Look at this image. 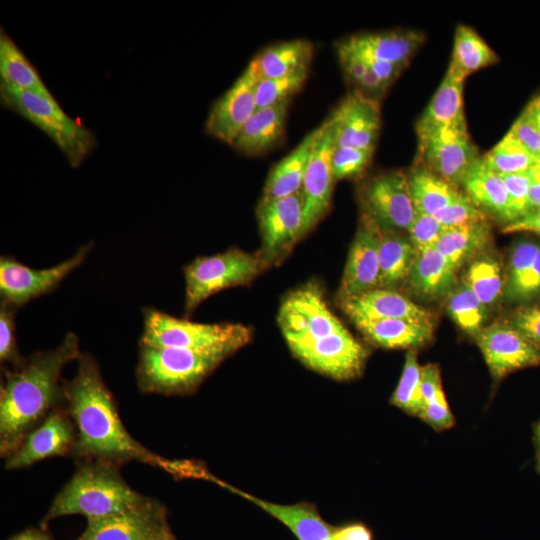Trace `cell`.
Wrapping results in <instances>:
<instances>
[{"label": "cell", "instance_id": "cell-1", "mask_svg": "<svg viewBox=\"0 0 540 540\" xmlns=\"http://www.w3.org/2000/svg\"><path fill=\"white\" fill-rule=\"evenodd\" d=\"M77 360L76 374L63 382L64 406L77 433L74 454L116 466L140 461L180 475L181 462L152 453L126 430L94 357L81 353Z\"/></svg>", "mask_w": 540, "mask_h": 540}, {"label": "cell", "instance_id": "cell-2", "mask_svg": "<svg viewBox=\"0 0 540 540\" xmlns=\"http://www.w3.org/2000/svg\"><path fill=\"white\" fill-rule=\"evenodd\" d=\"M79 341L69 332L54 349L34 352L5 370L0 390V453L8 457L55 408L65 405L61 373L79 358Z\"/></svg>", "mask_w": 540, "mask_h": 540}, {"label": "cell", "instance_id": "cell-3", "mask_svg": "<svg viewBox=\"0 0 540 540\" xmlns=\"http://www.w3.org/2000/svg\"><path fill=\"white\" fill-rule=\"evenodd\" d=\"M146 498L126 483L118 466L84 461L56 495L42 524L75 514L91 522L125 511Z\"/></svg>", "mask_w": 540, "mask_h": 540}, {"label": "cell", "instance_id": "cell-4", "mask_svg": "<svg viewBox=\"0 0 540 540\" xmlns=\"http://www.w3.org/2000/svg\"><path fill=\"white\" fill-rule=\"evenodd\" d=\"M237 350L230 346L203 350L140 346L136 367L138 387L145 393H190Z\"/></svg>", "mask_w": 540, "mask_h": 540}, {"label": "cell", "instance_id": "cell-5", "mask_svg": "<svg viewBox=\"0 0 540 540\" xmlns=\"http://www.w3.org/2000/svg\"><path fill=\"white\" fill-rule=\"evenodd\" d=\"M0 100L3 107L16 112L48 135L71 167H79L97 145L95 134L68 116L54 96L0 84Z\"/></svg>", "mask_w": 540, "mask_h": 540}, {"label": "cell", "instance_id": "cell-6", "mask_svg": "<svg viewBox=\"0 0 540 540\" xmlns=\"http://www.w3.org/2000/svg\"><path fill=\"white\" fill-rule=\"evenodd\" d=\"M143 320L140 346L197 350L230 346L240 349L252 334L251 329L242 324L192 322L151 307L143 310Z\"/></svg>", "mask_w": 540, "mask_h": 540}, {"label": "cell", "instance_id": "cell-7", "mask_svg": "<svg viewBox=\"0 0 540 540\" xmlns=\"http://www.w3.org/2000/svg\"><path fill=\"white\" fill-rule=\"evenodd\" d=\"M269 264L260 252L237 248L212 256H201L184 267L186 315L219 291L250 283Z\"/></svg>", "mask_w": 540, "mask_h": 540}, {"label": "cell", "instance_id": "cell-8", "mask_svg": "<svg viewBox=\"0 0 540 540\" xmlns=\"http://www.w3.org/2000/svg\"><path fill=\"white\" fill-rule=\"evenodd\" d=\"M92 248V242L84 244L69 259L45 269H34L14 257L1 256V301L19 309L31 300L52 292L84 262Z\"/></svg>", "mask_w": 540, "mask_h": 540}, {"label": "cell", "instance_id": "cell-9", "mask_svg": "<svg viewBox=\"0 0 540 540\" xmlns=\"http://www.w3.org/2000/svg\"><path fill=\"white\" fill-rule=\"evenodd\" d=\"M293 354L309 368L337 380L359 375L368 352L348 331L321 338H290Z\"/></svg>", "mask_w": 540, "mask_h": 540}, {"label": "cell", "instance_id": "cell-10", "mask_svg": "<svg viewBox=\"0 0 540 540\" xmlns=\"http://www.w3.org/2000/svg\"><path fill=\"white\" fill-rule=\"evenodd\" d=\"M361 200L363 213L384 230L408 231L416 214L407 173L403 171L373 176L364 184Z\"/></svg>", "mask_w": 540, "mask_h": 540}, {"label": "cell", "instance_id": "cell-11", "mask_svg": "<svg viewBox=\"0 0 540 540\" xmlns=\"http://www.w3.org/2000/svg\"><path fill=\"white\" fill-rule=\"evenodd\" d=\"M481 157L466 124L444 128L418 142L417 162L455 187L462 186L467 174Z\"/></svg>", "mask_w": 540, "mask_h": 540}, {"label": "cell", "instance_id": "cell-12", "mask_svg": "<svg viewBox=\"0 0 540 540\" xmlns=\"http://www.w3.org/2000/svg\"><path fill=\"white\" fill-rule=\"evenodd\" d=\"M277 320L285 340L315 339L346 330L327 306L323 292L316 284L302 286L287 295Z\"/></svg>", "mask_w": 540, "mask_h": 540}, {"label": "cell", "instance_id": "cell-13", "mask_svg": "<svg viewBox=\"0 0 540 540\" xmlns=\"http://www.w3.org/2000/svg\"><path fill=\"white\" fill-rule=\"evenodd\" d=\"M170 533L164 505L147 497L125 511L87 522L77 540H163Z\"/></svg>", "mask_w": 540, "mask_h": 540}, {"label": "cell", "instance_id": "cell-14", "mask_svg": "<svg viewBox=\"0 0 540 540\" xmlns=\"http://www.w3.org/2000/svg\"><path fill=\"white\" fill-rule=\"evenodd\" d=\"M257 217L262 240L260 253L268 264L283 257L304 234L302 189L292 195L260 201Z\"/></svg>", "mask_w": 540, "mask_h": 540}, {"label": "cell", "instance_id": "cell-15", "mask_svg": "<svg viewBox=\"0 0 540 540\" xmlns=\"http://www.w3.org/2000/svg\"><path fill=\"white\" fill-rule=\"evenodd\" d=\"M336 146V127L331 117L320 126L307 167L302 193L304 197V234L326 213L335 182L331 157Z\"/></svg>", "mask_w": 540, "mask_h": 540}, {"label": "cell", "instance_id": "cell-16", "mask_svg": "<svg viewBox=\"0 0 540 540\" xmlns=\"http://www.w3.org/2000/svg\"><path fill=\"white\" fill-rule=\"evenodd\" d=\"M76 440V428L65 406L57 407L6 458L5 469H21L50 457L74 454Z\"/></svg>", "mask_w": 540, "mask_h": 540}, {"label": "cell", "instance_id": "cell-17", "mask_svg": "<svg viewBox=\"0 0 540 540\" xmlns=\"http://www.w3.org/2000/svg\"><path fill=\"white\" fill-rule=\"evenodd\" d=\"M474 338L496 379L540 364V348L509 322H494L483 327Z\"/></svg>", "mask_w": 540, "mask_h": 540}, {"label": "cell", "instance_id": "cell-18", "mask_svg": "<svg viewBox=\"0 0 540 540\" xmlns=\"http://www.w3.org/2000/svg\"><path fill=\"white\" fill-rule=\"evenodd\" d=\"M381 237L380 226L363 213L343 273L341 301L378 288Z\"/></svg>", "mask_w": 540, "mask_h": 540}, {"label": "cell", "instance_id": "cell-19", "mask_svg": "<svg viewBox=\"0 0 540 540\" xmlns=\"http://www.w3.org/2000/svg\"><path fill=\"white\" fill-rule=\"evenodd\" d=\"M330 117L336 127V146L375 150L381 127L380 101L354 89Z\"/></svg>", "mask_w": 540, "mask_h": 540}, {"label": "cell", "instance_id": "cell-20", "mask_svg": "<svg viewBox=\"0 0 540 540\" xmlns=\"http://www.w3.org/2000/svg\"><path fill=\"white\" fill-rule=\"evenodd\" d=\"M257 82L245 69L233 85L211 106L205 122L208 135L231 145L257 109Z\"/></svg>", "mask_w": 540, "mask_h": 540}, {"label": "cell", "instance_id": "cell-21", "mask_svg": "<svg viewBox=\"0 0 540 540\" xmlns=\"http://www.w3.org/2000/svg\"><path fill=\"white\" fill-rule=\"evenodd\" d=\"M352 321L358 319H404L431 323L432 314L404 295L387 288H375L341 301Z\"/></svg>", "mask_w": 540, "mask_h": 540}, {"label": "cell", "instance_id": "cell-22", "mask_svg": "<svg viewBox=\"0 0 540 540\" xmlns=\"http://www.w3.org/2000/svg\"><path fill=\"white\" fill-rule=\"evenodd\" d=\"M464 80L447 69L431 100L415 124L418 142L451 126L465 125Z\"/></svg>", "mask_w": 540, "mask_h": 540}, {"label": "cell", "instance_id": "cell-23", "mask_svg": "<svg viewBox=\"0 0 540 540\" xmlns=\"http://www.w3.org/2000/svg\"><path fill=\"white\" fill-rule=\"evenodd\" d=\"M344 41L363 56L405 69L424 43L425 34L420 30L398 28L357 33Z\"/></svg>", "mask_w": 540, "mask_h": 540}, {"label": "cell", "instance_id": "cell-24", "mask_svg": "<svg viewBox=\"0 0 540 540\" xmlns=\"http://www.w3.org/2000/svg\"><path fill=\"white\" fill-rule=\"evenodd\" d=\"M216 483L249 500L285 525L298 540H330L335 527L329 525L309 503L276 504L241 491L217 479Z\"/></svg>", "mask_w": 540, "mask_h": 540}, {"label": "cell", "instance_id": "cell-25", "mask_svg": "<svg viewBox=\"0 0 540 540\" xmlns=\"http://www.w3.org/2000/svg\"><path fill=\"white\" fill-rule=\"evenodd\" d=\"M287 109L288 103L256 109L230 146L249 156L275 148L285 133Z\"/></svg>", "mask_w": 540, "mask_h": 540}, {"label": "cell", "instance_id": "cell-26", "mask_svg": "<svg viewBox=\"0 0 540 540\" xmlns=\"http://www.w3.org/2000/svg\"><path fill=\"white\" fill-rule=\"evenodd\" d=\"M313 52V44L305 39L279 42L258 53L246 69L258 83L264 79L308 70Z\"/></svg>", "mask_w": 540, "mask_h": 540}, {"label": "cell", "instance_id": "cell-27", "mask_svg": "<svg viewBox=\"0 0 540 540\" xmlns=\"http://www.w3.org/2000/svg\"><path fill=\"white\" fill-rule=\"evenodd\" d=\"M464 192L486 214L507 224L513 221L506 185L499 173L481 159L462 183Z\"/></svg>", "mask_w": 540, "mask_h": 540}, {"label": "cell", "instance_id": "cell-28", "mask_svg": "<svg viewBox=\"0 0 540 540\" xmlns=\"http://www.w3.org/2000/svg\"><path fill=\"white\" fill-rule=\"evenodd\" d=\"M456 269L434 247L419 252L407 278L409 290L425 301L444 298L453 289Z\"/></svg>", "mask_w": 540, "mask_h": 540}, {"label": "cell", "instance_id": "cell-29", "mask_svg": "<svg viewBox=\"0 0 540 540\" xmlns=\"http://www.w3.org/2000/svg\"><path fill=\"white\" fill-rule=\"evenodd\" d=\"M318 132L319 126L273 167L264 186L262 201L286 197L302 189Z\"/></svg>", "mask_w": 540, "mask_h": 540}, {"label": "cell", "instance_id": "cell-30", "mask_svg": "<svg viewBox=\"0 0 540 540\" xmlns=\"http://www.w3.org/2000/svg\"><path fill=\"white\" fill-rule=\"evenodd\" d=\"M357 328L373 343L385 348L422 346L432 337V323L404 319H358Z\"/></svg>", "mask_w": 540, "mask_h": 540}, {"label": "cell", "instance_id": "cell-31", "mask_svg": "<svg viewBox=\"0 0 540 540\" xmlns=\"http://www.w3.org/2000/svg\"><path fill=\"white\" fill-rule=\"evenodd\" d=\"M492 238L487 220L444 227L435 248L458 270L464 263L482 253Z\"/></svg>", "mask_w": 540, "mask_h": 540}, {"label": "cell", "instance_id": "cell-32", "mask_svg": "<svg viewBox=\"0 0 540 540\" xmlns=\"http://www.w3.org/2000/svg\"><path fill=\"white\" fill-rule=\"evenodd\" d=\"M0 78V84L8 87L53 96L36 67L3 28L0 30Z\"/></svg>", "mask_w": 540, "mask_h": 540}, {"label": "cell", "instance_id": "cell-33", "mask_svg": "<svg viewBox=\"0 0 540 540\" xmlns=\"http://www.w3.org/2000/svg\"><path fill=\"white\" fill-rule=\"evenodd\" d=\"M418 254L410 239L399 235L397 231L382 229L378 288L391 289L407 279Z\"/></svg>", "mask_w": 540, "mask_h": 540}, {"label": "cell", "instance_id": "cell-34", "mask_svg": "<svg viewBox=\"0 0 540 540\" xmlns=\"http://www.w3.org/2000/svg\"><path fill=\"white\" fill-rule=\"evenodd\" d=\"M498 60L496 52L475 29L465 24L456 26L447 69L465 79L471 73L493 65Z\"/></svg>", "mask_w": 540, "mask_h": 540}, {"label": "cell", "instance_id": "cell-35", "mask_svg": "<svg viewBox=\"0 0 540 540\" xmlns=\"http://www.w3.org/2000/svg\"><path fill=\"white\" fill-rule=\"evenodd\" d=\"M407 178L415 210L430 215L446 207L458 190L420 162L412 166Z\"/></svg>", "mask_w": 540, "mask_h": 540}, {"label": "cell", "instance_id": "cell-36", "mask_svg": "<svg viewBox=\"0 0 540 540\" xmlns=\"http://www.w3.org/2000/svg\"><path fill=\"white\" fill-rule=\"evenodd\" d=\"M464 282L474 291L488 308L503 296L504 282L500 260L483 254L470 263Z\"/></svg>", "mask_w": 540, "mask_h": 540}, {"label": "cell", "instance_id": "cell-37", "mask_svg": "<svg viewBox=\"0 0 540 540\" xmlns=\"http://www.w3.org/2000/svg\"><path fill=\"white\" fill-rule=\"evenodd\" d=\"M336 51L342 71L354 89L380 101L390 86L380 79L364 57L344 40L336 45Z\"/></svg>", "mask_w": 540, "mask_h": 540}, {"label": "cell", "instance_id": "cell-38", "mask_svg": "<svg viewBox=\"0 0 540 540\" xmlns=\"http://www.w3.org/2000/svg\"><path fill=\"white\" fill-rule=\"evenodd\" d=\"M447 312L462 330L472 336L484 327L487 318V307L465 282L450 292Z\"/></svg>", "mask_w": 540, "mask_h": 540}, {"label": "cell", "instance_id": "cell-39", "mask_svg": "<svg viewBox=\"0 0 540 540\" xmlns=\"http://www.w3.org/2000/svg\"><path fill=\"white\" fill-rule=\"evenodd\" d=\"M482 159L499 174H513L528 171L540 158L507 132Z\"/></svg>", "mask_w": 540, "mask_h": 540}, {"label": "cell", "instance_id": "cell-40", "mask_svg": "<svg viewBox=\"0 0 540 540\" xmlns=\"http://www.w3.org/2000/svg\"><path fill=\"white\" fill-rule=\"evenodd\" d=\"M391 403L414 416L419 417L422 412V366L414 349H410L406 354L402 375L391 397Z\"/></svg>", "mask_w": 540, "mask_h": 540}, {"label": "cell", "instance_id": "cell-41", "mask_svg": "<svg viewBox=\"0 0 540 540\" xmlns=\"http://www.w3.org/2000/svg\"><path fill=\"white\" fill-rule=\"evenodd\" d=\"M308 70H300L285 76L264 79L256 85L257 109L282 103H289L304 85Z\"/></svg>", "mask_w": 540, "mask_h": 540}, {"label": "cell", "instance_id": "cell-42", "mask_svg": "<svg viewBox=\"0 0 540 540\" xmlns=\"http://www.w3.org/2000/svg\"><path fill=\"white\" fill-rule=\"evenodd\" d=\"M540 245L534 241L524 240L514 246L508 261L504 282L503 297L514 303L515 297L532 267Z\"/></svg>", "mask_w": 540, "mask_h": 540}, {"label": "cell", "instance_id": "cell-43", "mask_svg": "<svg viewBox=\"0 0 540 540\" xmlns=\"http://www.w3.org/2000/svg\"><path fill=\"white\" fill-rule=\"evenodd\" d=\"M373 149L335 146L331 162L335 181L361 175L370 165Z\"/></svg>", "mask_w": 540, "mask_h": 540}, {"label": "cell", "instance_id": "cell-44", "mask_svg": "<svg viewBox=\"0 0 540 540\" xmlns=\"http://www.w3.org/2000/svg\"><path fill=\"white\" fill-rule=\"evenodd\" d=\"M443 227L487 220V215L462 191L457 190L449 204L434 215Z\"/></svg>", "mask_w": 540, "mask_h": 540}, {"label": "cell", "instance_id": "cell-45", "mask_svg": "<svg viewBox=\"0 0 540 540\" xmlns=\"http://www.w3.org/2000/svg\"><path fill=\"white\" fill-rule=\"evenodd\" d=\"M14 306L0 302V361L1 364H10L12 368L18 367L24 360L21 356L16 340Z\"/></svg>", "mask_w": 540, "mask_h": 540}, {"label": "cell", "instance_id": "cell-46", "mask_svg": "<svg viewBox=\"0 0 540 540\" xmlns=\"http://www.w3.org/2000/svg\"><path fill=\"white\" fill-rule=\"evenodd\" d=\"M508 133L519 141L529 152L540 158L535 96L527 103L520 115L511 125Z\"/></svg>", "mask_w": 540, "mask_h": 540}, {"label": "cell", "instance_id": "cell-47", "mask_svg": "<svg viewBox=\"0 0 540 540\" xmlns=\"http://www.w3.org/2000/svg\"><path fill=\"white\" fill-rule=\"evenodd\" d=\"M443 225L434 216L416 211L408 229L409 239L418 252L434 248L443 232Z\"/></svg>", "mask_w": 540, "mask_h": 540}, {"label": "cell", "instance_id": "cell-48", "mask_svg": "<svg viewBox=\"0 0 540 540\" xmlns=\"http://www.w3.org/2000/svg\"><path fill=\"white\" fill-rule=\"evenodd\" d=\"M508 191L513 221L530 213L529 190L531 185L530 171L500 174Z\"/></svg>", "mask_w": 540, "mask_h": 540}, {"label": "cell", "instance_id": "cell-49", "mask_svg": "<svg viewBox=\"0 0 540 540\" xmlns=\"http://www.w3.org/2000/svg\"><path fill=\"white\" fill-rule=\"evenodd\" d=\"M508 322L540 348V304L520 308Z\"/></svg>", "mask_w": 540, "mask_h": 540}, {"label": "cell", "instance_id": "cell-50", "mask_svg": "<svg viewBox=\"0 0 540 540\" xmlns=\"http://www.w3.org/2000/svg\"><path fill=\"white\" fill-rule=\"evenodd\" d=\"M422 398L423 407L427 404L446 399L442 387L440 370L435 364L422 366Z\"/></svg>", "mask_w": 540, "mask_h": 540}, {"label": "cell", "instance_id": "cell-51", "mask_svg": "<svg viewBox=\"0 0 540 540\" xmlns=\"http://www.w3.org/2000/svg\"><path fill=\"white\" fill-rule=\"evenodd\" d=\"M419 417L437 431L448 429L454 424L446 399L425 405Z\"/></svg>", "mask_w": 540, "mask_h": 540}, {"label": "cell", "instance_id": "cell-52", "mask_svg": "<svg viewBox=\"0 0 540 540\" xmlns=\"http://www.w3.org/2000/svg\"><path fill=\"white\" fill-rule=\"evenodd\" d=\"M538 297H540V248L515 297L514 303H524Z\"/></svg>", "mask_w": 540, "mask_h": 540}, {"label": "cell", "instance_id": "cell-53", "mask_svg": "<svg viewBox=\"0 0 540 540\" xmlns=\"http://www.w3.org/2000/svg\"><path fill=\"white\" fill-rule=\"evenodd\" d=\"M330 540H373L371 531L361 523L335 527Z\"/></svg>", "mask_w": 540, "mask_h": 540}, {"label": "cell", "instance_id": "cell-54", "mask_svg": "<svg viewBox=\"0 0 540 540\" xmlns=\"http://www.w3.org/2000/svg\"><path fill=\"white\" fill-rule=\"evenodd\" d=\"M528 231L540 235V208L503 227V232Z\"/></svg>", "mask_w": 540, "mask_h": 540}, {"label": "cell", "instance_id": "cell-55", "mask_svg": "<svg viewBox=\"0 0 540 540\" xmlns=\"http://www.w3.org/2000/svg\"><path fill=\"white\" fill-rule=\"evenodd\" d=\"M531 175V185L529 190L530 212L540 208V159L529 169Z\"/></svg>", "mask_w": 540, "mask_h": 540}, {"label": "cell", "instance_id": "cell-56", "mask_svg": "<svg viewBox=\"0 0 540 540\" xmlns=\"http://www.w3.org/2000/svg\"><path fill=\"white\" fill-rule=\"evenodd\" d=\"M9 540H54L53 537L42 528H26L15 534Z\"/></svg>", "mask_w": 540, "mask_h": 540}, {"label": "cell", "instance_id": "cell-57", "mask_svg": "<svg viewBox=\"0 0 540 540\" xmlns=\"http://www.w3.org/2000/svg\"><path fill=\"white\" fill-rule=\"evenodd\" d=\"M536 106H537V119H538V147H539V156H540V93L535 95Z\"/></svg>", "mask_w": 540, "mask_h": 540}, {"label": "cell", "instance_id": "cell-58", "mask_svg": "<svg viewBox=\"0 0 540 540\" xmlns=\"http://www.w3.org/2000/svg\"><path fill=\"white\" fill-rule=\"evenodd\" d=\"M535 436H536V442L538 444V448L540 447V421L535 429Z\"/></svg>", "mask_w": 540, "mask_h": 540}, {"label": "cell", "instance_id": "cell-59", "mask_svg": "<svg viewBox=\"0 0 540 540\" xmlns=\"http://www.w3.org/2000/svg\"><path fill=\"white\" fill-rule=\"evenodd\" d=\"M537 468H538V470L540 472V447L538 448Z\"/></svg>", "mask_w": 540, "mask_h": 540}, {"label": "cell", "instance_id": "cell-60", "mask_svg": "<svg viewBox=\"0 0 540 540\" xmlns=\"http://www.w3.org/2000/svg\"><path fill=\"white\" fill-rule=\"evenodd\" d=\"M163 540H176L175 537L173 536L172 532L167 535Z\"/></svg>", "mask_w": 540, "mask_h": 540}]
</instances>
